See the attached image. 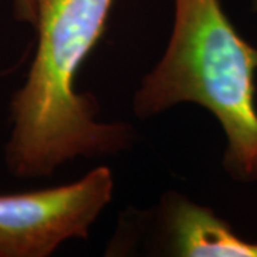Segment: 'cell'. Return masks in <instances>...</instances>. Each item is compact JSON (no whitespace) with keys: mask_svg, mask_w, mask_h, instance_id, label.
<instances>
[{"mask_svg":"<svg viewBox=\"0 0 257 257\" xmlns=\"http://www.w3.org/2000/svg\"><path fill=\"white\" fill-rule=\"evenodd\" d=\"M114 0H36V52L10 100L5 160L16 177H49L76 157L111 156L133 145L130 123L99 121L92 93L74 87L83 62L103 37Z\"/></svg>","mask_w":257,"mask_h":257,"instance_id":"1","label":"cell"},{"mask_svg":"<svg viewBox=\"0 0 257 257\" xmlns=\"http://www.w3.org/2000/svg\"><path fill=\"white\" fill-rule=\"evenodd\" d=\"M257 49L220 0H175V22L159 63L142 79L133 111L147 120L180 103L210 111L226 136L223 167L239 183L257 182Z\"/></svg>","mask_w":257,"mask_h":257,"instance_id":"2","label":"cell"},{"mask_svg":"<svg viewBox=\"0 0 257 257\" xmlns=\"http://www.w3.org/2000/svg\"><path fill=\"white\" fill-rule=\"evenodd\" d=\"M113 189L111 170L99 166L73 183L0 194V257H47L67 240H86Z\"/></svg>","mask_w":257,"mask_h":257,"instance_id":"3","label":"cell"},{"mask_svg":"<svg viewBox=\"0 0 257 257\" xmlns=\"http://www.w3.org/2000/svg\"><path fill=\"white\" fill-rule=\"evenodd\" d=\"M160 246L179 257H257V243L240 237L210 207L177 192L163 194L156 210Z\"/></svg>","mask_w":257,"mask_h":257,"instance_id":"4","label":"cell"},{"mask_svg":"<svg viewBox=\"0 0 257 257\" xmlns=\"http://www.w3.org/2000/svg\"><path fill=\"white\" fill-rule=\"evenodd\" d=\"M13 13L19 22L29 23L35 28L37 19L36 0H15Z\"/></svg>","mask_w":257,"mask_h":257,"instance_id":"5","label":"cell"},{"mask_svg":"<svg viewBox=\"0 0 257 257\" xmlns=\"http://www.w3.org/2000/svg\"><path fill=\"white\" fill-rule=\"evenodd\" d=\"M251 10L257 15V0H251Z\"/></svg>","mask_w":257,"mask_h":257,"instance_id":"6","label":"cell"}]
</instances>
